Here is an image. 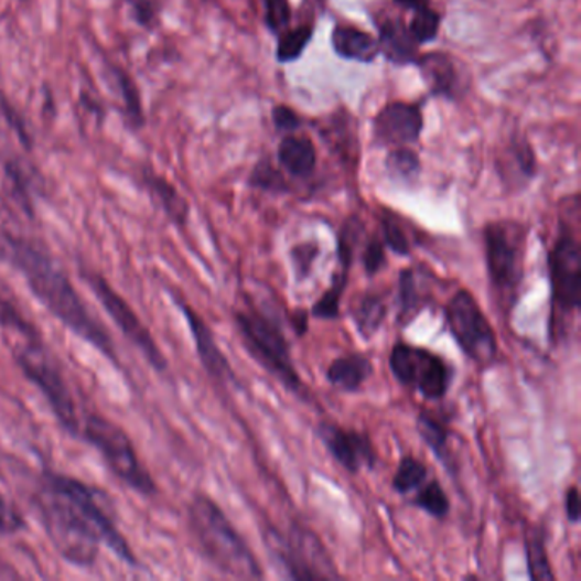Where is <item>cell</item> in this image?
I'll return each mask as SVG.
<instances>
[{
	"label": "cell",
	"mask_w": 581,
	"mask_h": 581,
	"mask_svg": "<svg viewBox=\"0 0 581 581\" xmlns=\"http://www.w3.org/2000/svg\"><path fill=\"white\" fill-rule=\"evenodd\" d=\"M131 12L136 15L137 23L142 26H150L155 18L154 6L150 0H131L130 2Z\"/></svg>",
	"instance_id": "b9f144b4"
},
{
	"label": "cell",
	"mask_w": 581,
	"mask_h": 581,
	"mask_svg": "<svg viewBox=\"0 0 581 581\" xmlns=\"http://www.w3.org/2000/svg\"><path fill=\"white\" fill-rule=\"evenodd\" d=\"M362 261H364L365 273L368 277L379 273L386 267V244H384V240L379 239V237H372L365 244Z\"/></svg>",
	"instance_id": "f35d334b"
},
{
	"label": "cell",
	"mask_w": 581,
	"mask_h": 581,
	"mask_svg": "<svg viewBox=\"0 0 581 581\" xmlns=\"http://www.w3.org/2000/svg\"><path fill=\"white\" fill-rule=\"evenodd\" d=\"M372 374H374V367L368 356L362 353H348L331 362L326 370V379L334 389L356 392L370 379Z\"/></svg>",
	"instance_id": "e0dca14e"
},
{
	"label": "cell",
	"mask_w": 581,
	"mask_h": 581,
	"mask_svg": "<svg viewBox=\"0 0 581 581\" xmlns=\"http://www.w3.org/2000/svg\"><path fill=\"white\" fill-rule=\"evenodd\" d=\"M510 154L512 159H514L515 165H517L518 173L521 174V177L530 180V177L536 176V152H534L532 146H530L527 140L512 143Z\"/></svg>",
	"instance_id": "8d00e7d4"
},
{
	"label": "cell",
	"mask_w": 581,
	"mask_h": 581,
	"mask_svg": "<svg viewBox=\"0 0 581 581\" xmlns=\"http://www.w3.org/2000/svg\"><path fill=\"white\" fill-rule=\"evenodd\" d=\"M181 312L186 318L187 326L193 334V342H195L196 353H198L200 361H202L203 368L220 383H229L234 380V372L230 368L227 356L222 353L220 346L215 342L214 333H212L208 324L203 321L202 315L184 304L183 300H176Z\"/></svg>",
	"instance_id": "9a60e30c"
},
{
	"label": "cell",
	"mask_w": 581,
	"mask_h": 581,
	"mask_svg": "<svg viewBox=\"0 0 581 581\" xmlns=\"http://www.w3.org/2000/svg\"><path fill=\"white\" fill-rule=\"evenodd\" d=\"M0 324L15 331V333L24 334L26 337H36L34 336V327L4 297H0Z\"/></svg>",
	"instance_id": "74e56055"
},
{
	"label": "cell",
	"mask_w": 581,
	"mask_h": 581,
	"mask_svg": "<svg viewBox=\"0 0 581 581\" xmlns=\"http://www.w3.org/2000/svg\"><path fill=\"white\" fill-rule=\"evenodd\" d=\"M314 34V26L305 24V26L295 28V30H286L280 34L277 46V58L280 64H289V62L297 61L304 50L308 49L309 42Z\"/></svg>",
	"instance_id": "83f0119b"
},
{
	"label": "cell",
	"mask_w": 581,
	"mask_h": 581,
	"mask_svg": "<svg viewBox=\"0 0 581 581\" xmlns=\"http://www.w3.org/2000/svg\"><path fill=\"white\" fill-rule=\"evenodd\" d=\"M384 244L390 251L398 256H408L411 252V240L402 227V222L394 215L387 214L383 218Z\"/></svg>",
	"instance_id": "836d02e7"
},
{
	"label": "cell",
	"mask_w": 581,
	"mask_h": 581,
	"mask_svg": "<svg viewBox=\"0 0 581 581\" xmlns=\"http://www.w3.org/2000/svg\"><path fill=\"white\" fill-rule=\"evenodd\" d=\"M564 514H567V518L571 524H578L580 521V489H578V486H571L567 489V495H564Z\"/></svg>",
	"instance_id": "7bdbcfd3"
},
{
	"label": "cell",
	"mask_w": 581,
	"mask_h": 581,
	"mask_svg": "<svg viewBox=\"0 0 581 581\" xmlns=\"http://www.w3.org/2000/svg\"><path fill=\"white\" fill-rule=\"evenodd\" d=\"M319 256L318 243H302L297 244L295 248L290 252V258L293 262V271H295L297 280L302 281L311 275L312 267H314L315 259Z\"/></svg>",
	"instance_id": "d590c367"
},
{
	"label": "cell",
	"mask_w": 581,
	"mask_h": 581,
	"mask_svg": "<svg viewBox=\"0 0 581 581\" xmlns=\"http://www.w3.org/2000/svg\"><path fill=\"white\" fill-rule=\"evenodd\" d=\"M271 117H273V123L275 127H277V130L293 131L300 127L299 115H297V112L293 111L290 106H275L273 112H271Z\"/></svg>",
	"instance_id": "60d3db41"
},
{
	"label": "cell",
	"mask_w": 581,
	"mask_h": 581,
	"mask_svg": "<svg viewBox=\"0 0 581 581\" xmlns=\"http://www.w3.org/2000/svg\"><path fill=\"white\" fill-rule=\"evenodd\" d=\"M292 19L290 0H265V23L273 34H281Z\"/></svg>",
	"instance_id": "e575fe53"
},
{
	"label": "cell",
	"mask_w": 581,
	"mask_h": 581,
	"mask_svg": "<svg viewBox=\"0 0 581 581\" xmlns=\"http://www.w3.org/2000/svg\"><path fill=\"white\" fill-rule=\"evenodd\" d=\"M446 326L469 361L477 367H492L498 361V340L476 297L461 289L445 308Z\"/></svg>",
	"instance_id": "ba28073f"
},
{
	"label": "cell",
	"mask_w": 581,
	"mask_h": 581,
	"mask_svg": "<svg viewBox=\"0 0 581 581\" xmlns=\"http://www.w3.org/2000/svg\"><path fill=\"white\" fill-rule=\"evenodd\" d=\"M417 427L418 433H420L421 440L427 443L428 449L435 454V458L439 459L443 465H449L450 430L446 428L445 421L437 418L433 412L421 411L420 415H418Z\"/></svg>",
	"instance_id": "7402d4cb"
},
{
	"label": "cell",
	"mask_w": 581,
	"mask_h": 581,
	"mask_svg": "<svg viewBox=\"0 0 581 581\" xmlns=\"http://www.w3.org/2000/svg\"><path fill=\"white\" fill-rule=\"evenodd\" d=\"M36 505L53 546L68 562L90 567L105 544L121 561L139 564L96 487L64 474H46Z\"/></svg>",
	"instance_id": "6da1fadb"
},
{
	"label": "cell",
	"mask_w": 581,
	"mask_h": 581,
	"mask_svg": "<svg viewBox=\"0 0 581 581\" xmlns=\"http://www.w3.org/2000/svg\"><path fill=\"white\" fill-rule=\"evenodd\" d=\"M236 326L252 358L290 392H300L304 384L293 364L289 340L277 319L265 309L249 305L236 312Z\"/></svg>",
	"instance_id": "8992f818"
},
{
	"label": "cell",
	"mask_w": 581,
	"mask_h": 581,
	"mask_svg": "<svg viewBox=\"0 0 581 581\" xmlns=\"http://www.w3.org/2000/svg\"><path fill=\"white\" fill-rule=\"evenodd\" d=\"M415 64L420 68L421 79L433 96L455 98L459 89V74L454 62L445 53H427Z\"/></svg>",
	"instance_id": "2e32d148"
},
{
	"label": "cell",
	"mask_w": 581,
	"mask_h": 581,
	"mask_svg": "<svg viewBox=\"0 0 581 581\" xmlns=\"http://www.w3.org/2000/svg\"><path fill=\"white\" fill-rule=\"evenodd\" d=\"M278 161L292 176H311L318 162L314 143L308 137H286L278 146Z\"/></svg>",
	"instance_id": "ffe728a7"
},
{
	"label": "cell",
	"mask_w": 581,
	"mask_h": 581,
	"mask_svg": "<svg viewBox=\"0 0 581 581\" xmlns=\"http://www.w3.org/2000/svg\"><path fill=\"white\" fill-rule=\"evenodd\" d=\"M379 53L396 65L415 64L418 61V43L402 21H386L380 24Z\"/></svg>",
	"instance_id": "ac0fdd59"
},
{
	"label": "cell",
	"mask_w": 581,
	"mask_h": 581,
	"mask_svg": "<svg viewBox=\"0 0 581 581\" xmlns=\"http://www.w3.org/2000/svg\"><path fill=\"white\" fill-rule=\"evenodd\" d=\"M147 184H149L150 192L154 193L155 198L161 203L165 214L174 224L184 225L187 220V206L186 200L180 195L176 187L169 183L164 177L149 176L147 177Z\"/></svg>",
	"instance_id": "603a6c76"
},
{
	"label": "cell",
	"mask_w": 581,
	"mask_h": 581,
	"mask_svg": "<svg viewBox=\"0 0 581 581\" xmlns=\"http://www.w3.org/2000/svg\"><path fill=\"white\" fill-rule=\"evenodd\" d=\"M115 77H117L118 89H120L121 98H123L128 121L133 127H142V103H140V94L136 83L130 79V75L127 72L120 71V68L115 71Z\"/></svg>",
	"instance_id": "4dcf8cb0"
},
{
	"label": "cell",
	"mask_w": 581,
	"mask_h": 581,
	"mask_svg": "<svg viewBox=\"0 0 581 581\" xmlns=\"http://www.w3.org/2000/svg\"><path fill=\"white\" fill-rule=\"evenodd\" d=\"M193 537L208 561L227 577L265 578L261 564L220 506L206 495H196L187 508Z\"/></svg>",
	"instance_id": "3957f363"
},
{
	"label": "cell",
	"mask_w": 581,
	"mask_h": 581,
	"mask_svg": "<svg viewBox=\"0 0 581 581\" xmlns=\"http://www.w3.org/2000/svg\"><path fill=\"white\" fill-rule=\"evenodd\" d=\"M423 112L411 103L394 101L384 106L374 120V137L380 146H409L420 140Z\"/></svg>",
	"instance_id": "5bb4252c"
},
{
	"label": "cell",
	"mask_w": 581,
	"mask_h": 581,
	"mask_svg": "<svg viewBox=\"0 0 581 581\" xmlns=\"http://www.w3.org/2000/svg\"><path fill=\"white\" fill-rule=\"evenodd\" d=\"M14 358L19 368L26 375L28 380H31L37 389L42 390L58 423L71 435H80L83 423H80L79 415H77V406L72 398L71 387H68L58 365L42 348L37 337L31 340L30 345L19 348L14 353Z\"/></svg>",
	"instance_id": "30bf717a"
},
{
	"label": "cell",
	"mask_w": 581,
	"mask_h": 581,
	"mask_svg": "<svg viewBox=\"0 0 581 581\" xmlns=\"http://www.w3.org/2000/svg\"><path fill=\"white\" fill-rule=\"evenodd\" d=\"M293 327H295L297 333L304 334L305 330H308V314L305 312H295L293 314Z\"/></svg>",
	"instance_id": "f6af8a7d"
},
{
	"label": "cell",
	"mask_w": 581,
	"mask_h": 581,
	"mask_svg": "<svg viewBox=\"0 0 581 581\" xmlns=\"http://www.w3.org/2000/svg\"><path fill=\"white\" fill-rule=\"evenodd\" d=\"M420 305L417 273L412 270H402L399 273V321L401 324H408L420 311Z\"/></svg>",
	"instance_id": "f1b7e54d"
},
{
	"label": "cell",
	"mask_w": 581,
	"mask_h": 581,
	"mask_svg": "<svg viewBox=\"0 0 581 581\" xmlns=\"http://www.w3.org/2000/svg\"><path fill=\"white\" fill-rule=\"evenodd\" d=\"M249 183L262 192L283 193L289 190L286 177L271 164L270 159H262L255 165Z\"/></svg>",
	"instance_id": "1f68e13d"
},
{
	"label": "cell",
	"mask_w": 581,
	"mask_h": 581,
	"mask_svg": "<svg viewBox=\"0 0 581 581\" xmlns=\"http://www.w3.org/2000/svg\"><path fill=\"white\" fill-rule=\"evenodd\" d=\"M428 467L420 459L412 455H405L399 461L396 474L392 477V489L399 495H409L417 492L418 487L423 486L428 481Z\"/></svg>",
	"instance_id": "d4e9b609"
},
{
	"label": "cell",
	"mask_w": 581,
	"mask_h": 581,
	"mask_svg": "<svg viewBox=\"0 0 581 581\" xmlns=\"http://www.w3.org/2000/svg\"><path fill=\"white\" fill-rule=\"evenodd\" d=\"M262 537L283 577L292 580H323L336 577L333 562L311 530L292 527L286 536L273 527H267Z\"/></svg>",
	"instance_id": "9c48e42d"
},
{
	"label": "cell",
	"mask_w": 581,
	"mask_h": 581,
	"mask_svg": "<svg viewBox=\"0 0 581 581\" xmlns=\"http://www.w3.org/2000/svg\"><path fill=\"white\" fill-rule=\"evenodd\" d=\"M525 552H527V567L532 580H555L551 561L546 549V537L542 529L532 530L525 537Z\"/></svg>",
	"instance_id": "cb8c5ba5"
},
{
	"label": "cell",
	"mask_w": 581,
	"mask_h": 581,
	"mask_svg": "<svg viewBox=\"0 0 581 581\" xmlns=\"http://www.w3.org/2000/svg\"><path fill=\"white\" fill-rule=\"evenodd\" d=\"M551 280L549 336L558 343L570 334L581 308V248L570 220L559 222L558 236L548 256Z\"/></svg>",
	"instance_id": "5b68a950"
},
{
	"label": "cell",
	"mask_w": 581,
	"mask_h": 581,
	"mask_svg": "<svg viewBox=\"0 0 581 581\" xmlns=\"http://www.w3.org/2000/svg\"><path fill=\"white\" fill-rule=\"evenodd\" d=\"M486 270L499 311L512 312L520 297L529 227L517 220H495L484 227Z\"/></svg>",
	"instance_id": "277c9868"
},
{
	"label": "cell",
	"mask_w": 581,
	"mask_h": 581,
	"mask_svg": "<svg viewBox=\"0 0 581 581\" xmlns=\"http://www.w3.org/2000/svg\"><path fill=\"white\" fill-rule=\"evenodd\" d=\"M80 435L90 445L96 446L111 473L130 489L143 496L158 493L154 477L150 476L140 461L136 446L123 428L101 415H89L80 427Z\"/></svg>",
	"instance_id": "52a82bcc"
},
{
	"label": "cell",
	"mask_w": 581,
	"mask_h": 581,
	"mask_svg": "<svg viewBox=\"0 0 581 581\" xmlns=\"http://www.w3.org/2000/svg\"><path fill=\"white\" fill-rule=\"evenodd\" d=\"M83 277L86 278L87 286L90 287V290H93V292L96 293V297H98L103 308H105L106 312L111 315L115 324H117V326L120 327L121 333L128 337V342L133 343V345L142 352L147 362H149L155 370H165V367H168V361H165L164 353L161 352L154 337H152V334L147 330L146 324L140 321L139 315H137L133 308L128 304L127 300H125L117 290L112 289L101 275L83 273Z\"/></svg>",
	"instance_id": "7c38bea8"
},
{
	"label": "cell",
	"mask_w": 581,
	"mask_h": 581,
	"mask_svg": "<svg viewBox=\"0 0 581 581\" xmlns=\"http://www.w3.org/2000/svg\"><path fill=\"white\" fill-rule=\"evenodd\" d=\"M415 493L417 496L412 498V505H417L424 514L439 520H443L449 515L450 499L439 481H427Z\"/></svg>",
	"instance_id": "4316f807"
},
{
	"label": "cell",
	"mask_w": 581,
	"mask_h": 581,
	"mask_svg": "<svg viewBox=\"0 0 581 581\" xmlns=\"http://www.w3.org/2000/svg\"><path fill=\"white\" fill-rule=\"evenodd\" d=\"M348 270L334 271L333 281H331L330 289L324 292V295L312 305V315L318 319H326L333 321L340 315L342 309L343 293H345L346 286H348Z\"/></svg>",
	"instance_id": "484cf974"
},
{
	"label": "cell",
	"mask_w": 581,
	"mask_h": 581,
	"mask_svg": "<svg viewBox=\"0 0 581 581\" xmlns=\"http://www.w3.org/2000/svg\"><path fill=\"white\" fill-rule=\"evenodd\" d=\"M0 258L21 271L34 297L62 324L118 365L117 349L108 331L90 314L86 302L80 299L71 278L55 258L40 246L6 233L0 234Z\"/></svg>",
	"instance_id": "7a4b0ae2"
},
{
	"label": "cell",
	"mask_w": 581,
	"mask_h": 581,
	"mask_svg": "<svg viewBox=\"0 0 581 581\" xmlns=\"http://www.w3.org/2000/svg\"><path fill=\"white\" fill-rule=\"evenodd\" d=\"M318 437L333 455L334 461L348 473H361L362 469H374L377 452L368 435L361 431L348 430L342 424L323 421L319 423Z\"/></svg>",
	"instance_id": "4fadbf2b"
},
{
	"label": "cell",
	"mask_w": 581,
	"mask_h": 581,
	"mask_svg": "<svg viewBox=\"0 0 581 581\" xmlns=\"http://www.w3.org/2000/svg\"><path fill=\"white\" fill-rule=\"evenodd\" d=\"M387 304L384 295L377 292L365 293L353 309L352 318L356 331L364 340H372L383 327L387 318Z\"/></svg>",
	"instance_id": "44dd1931"
},
{
	"label": "cell",
	"mask_w": 581,
	"mask_h": 581,
	"mask_svg": "<svg viewBox=\"0 0 581 581\" xmlns=\"http://www.w3.org/2000/svg\"><path fill=\"white\" fill-rule=\"evenodd\" d=\"M386 168L390 176L402 181H411L420 173V159L409 149L392 150L387 155Z\"/></svg>",
	"instance_id": "d6a6232c"
},
{
	"label": "cell",
	"mask_w": 581,
	"mask_h": 581,
	"mask_svg": "<svg viewBox=\"0 0 581 581\" xmlns=\"http://www.w3.org/2000/svg\"><path fill=\"white\" fill-rule=\"evenodd\" d=\"M440 23H442V18H440L439 12L433 11L428 6V8L415 12L411 23H409V33L415 37L418 45H424V43L433 42L439 36Z\"/></svg>",
	"instance_id": "f546056e"
},
{
	"label": "cell",
	"mask_w": 581,
	"mask_h": 581,
	"mask_svg": "<svg viewBox=\"0 0 581 581\" xmlns=\"http://www.w3.org/2000/svg\"><path fill=\"white\" fill-rule=\"evenodd\" d=\"M331 43L336 55L346 61L374 62L379 55V42L367 31L352 26H336L331 34Z\"/></svg>",
	"instance_id": "d6986e66"
},
{
	"label": "cell",
	"mask_w": 581,
	"mask_h": 581,
	"mask_svg": "<svg viewBox=\"0 0 581 581\" xmlns=\"http://www.w3.org/2000/svg\"><path fill=\"white\" fill-rule=\"evenodd\" d=\"M394 4L406 9V11L417 12L420 9L428 8L430 0H394Z\"/></svg>",
	"instance_id": "ee69618b"
},
{
	"label": "cell",
	"mask_w": 581,
	"mask_h": 581,
	"mask_svg": "<svg viewBox=\"0 0 581 581\" xmlns=\"http://www.w3.org/2000/svg\"><path fill=\"white\" fill-rule=\"evenodd\" d=\"M389 368L401 386L417 390L427 401H440L454 379L452 367L431 349L396 343L390 349Z\"/></svg>",
	"instance_id": "8fae6325"
},
{
	"label": "cell",
	"mask_w": 581,
	"mask_h": 581,
	"mask_svg": "<svg viewBox=\"0 0 581 581\" xmlns=\"http://www.w3.org/2000/svg\"><path fill=\"white\" fill-rule=\"evenodd\" d=\"M26 529V521L18 508L0 493V532L18 534Z\"/></svg>",
	"instance_id": "ab89813d"
}]
</instances>
